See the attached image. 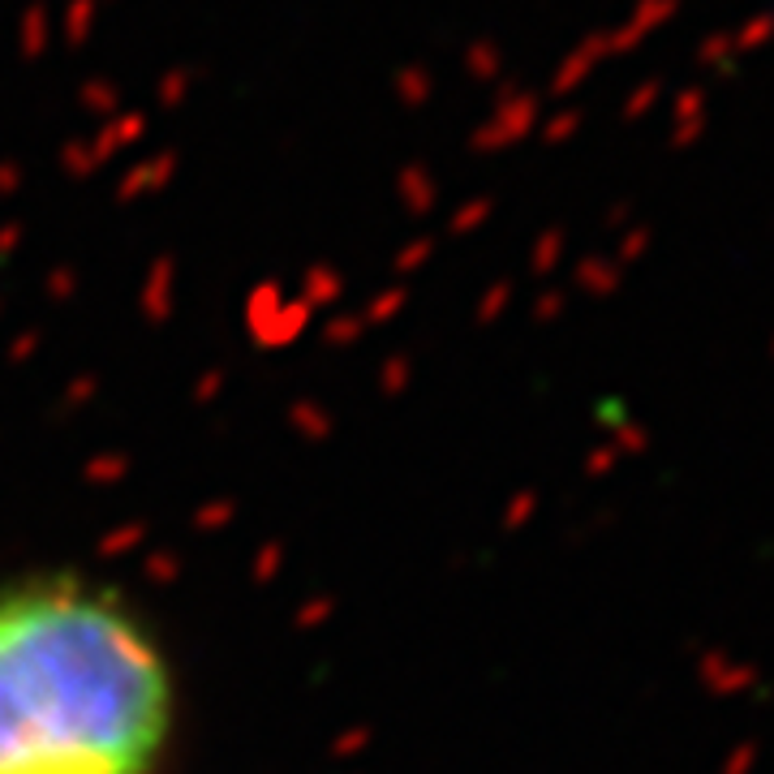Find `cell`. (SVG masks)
<instances>
[{"mask_svg":"<svg viewBox=\"0 0 774 774\" xmlns=\"http://www.w3.org/2000/svg\"><path fill=\"white\" fill-rule=\"evenodd\" d=\"M173 684L147 633L87 589L0 598V774H147Z\"/></svg>","mask_w":774,"mask_h":774,"instance_id":"6da1fadb","label":"cell"},{"mask_svg":"<svg viewBox=\"0 0 774 774\" xmlns=\"http://www.w3.org/2000/svg\"><path fill=\"white\" fill-rule=\"evenodd\" d=\"M701 684L714 693V697H749V693H762V667L749 663V659H736L727 650H710L701 667H697Z\"/></svg>","mask_w":774,"mask_h":774,"instance_id":"7a4b0ae2","label":"cell"},{"mask_svg":"<svg viewBox=\"0 0 774 774\" xmlns=\"http://www.w3.org/2000/svg\"><path fill=\"white\" fill-rule=\"evenodd\" d=\"M762 766V745L758 740H740L727 758H723V771L719 774H758Z\"/></svg>","mask_w":774,"mask_h":774,"instance_id":"3957f363","label":"cell"},{"mask_svg":"<svg viewBox=\"0 0 774 774\" xmlns=\"http://www.w3.org/2000/svg\"><path fill=\"white\" fill-rule=\"evenodd\" d=\"M771 357H774V335H771Z\"/></svg>","mask_w":774,"mask_h":774,"instance_id":"277c9868","label":"cell"}]
</instances>
